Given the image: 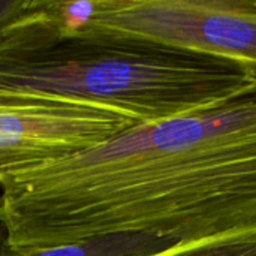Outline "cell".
Wrapping results in <instances>:
<instances>
[{"instance_id": "obj_1", "label": "cell", "mask_w": 256, "mask_h": 256, "mask_svg": "<svg viewBox=\"0 0 256 256\" xmlns=\"http://www.w3.org/2000/svg\"><path fill=\"white\" fill-rule=\"evenodd\" d=\"M0 189V232L14 249L117 234L186 246L255 231L256 84L196 112L138 123Z\"/></svg>"}, {"instance_id": "obj_2", "label": "cell", "mask_w": 256, "mask_h": 256, "mask_svg": "<svg viewBox=\"0 0 256 256\" xmlns=\"http://www.w3.org/2000/svg\"><path fill=\"white\" fill-rule=\"evenodd\" d=\"M256 84L237 63L144 40L66 32L28 0L0 34V100H57L162 122L219 105Z\"/></svg>"}, {"instance_id": "obj_3", "label": "cell", "mask_w": 256, "mask_h": 256, "mask_svg": "<svg viewBox=\"0 0 256 256\" xmlns=\"http://www.w3.org/2000/svg\"><path fill=\"white\" fill-rule=\"evenodd\" d=\"M66 32L144 40L256 72V0H36Z\"/></svg>"}, {"instance_id": "obj_4", "label": "cell", "mask_w": 256, "mask_h": 256, "mask_svg": "<svg viewBox=\"0 0 256 256\" xmlns=\"http://www.w3.org/2000/svg\"><path fill=\"white\" fill-rule=\"evenodd\" d=\"M138 124L86 104L0 100V180L72 158Z\"/></svg>"}, {"instance_id": "obj_5", "label": "cell", "mask_w": 256, "mask_h": 256, "mask_svg": "<svg viewBox=\"0 0 256 256\" xmlns=\"http://www.w3.org/2000/svg\"><path fill=\"white\" fill-rule=\"evenodd\" d=\"M174 246L177 244L150 236L117 234L52 248L14 249L0 232V256H150Z\"/></svg>"}, {"instance_id": "obj_6", "label": "cell", "mask_w": 256, "mask_h": 256, "mask_svg": "<svg viewBox=\"0 0 256 256\" xmlns=\"http://www.w3.org/2000/svg\"><path fill=\"white\" fill-rule=\"evenodd\" d=\"M150 256H256V230L195 244L174 246Z\"/></svg>"}, {"instance_id": "obj_7", "label": "cell", "mask_w": 256, "mask_h": 256, "mask_svg": "<svg viewBox=\"0 0 256 256\" xmlns=\"http://www.w3.org/2000/svg\"><path fill=\"white\" fill-rule=\"evenodd\" d=\"M28 0H0V34L22 14Z\"/></svg>"}]
</instances>
